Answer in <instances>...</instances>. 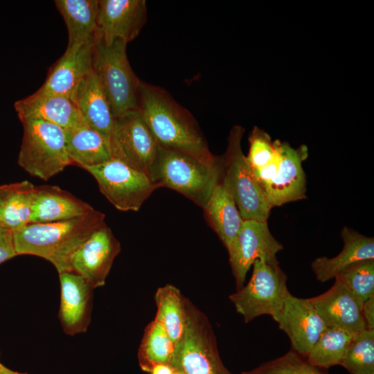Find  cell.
I'll use <instances>...</instances> for the list:
<instances>
[{
	"label": "cell",
	"mask_w": 374,
	"mask_h": 374,
	"mask_svg": "<svg viewBox=\"0 0 374 374\" xmlns=\"http://www.w3.org/2000/svg\"><path fill=\"white\" fill-rule=\"evenodd\" d=\"M244 130L235 125L221 157L222 180L231 194L243 220L267 222L272 206L244 154L241 140Z\"/></svg>",
	"instance_id": "4"
},
{
	"label": "cell",
	"mask_w": 374,
	"mask_h": 374,
	"mask_svg": "<svg viewBox=\"0 0 374 374\" xmlns=\"http://www.w3.org/2000/svg\"><path fill=\"white\" fill-rule=\"evenodd\" d=\"M2 365H3V364L0 362V368H1V367Z\"/></svg>",
	"instance_id": "41"
},
{
	"label": "cell",
	"mask_w": 374,
	"mask_h": 374,
	"mask_svg": "<svg viewBox=\"0 0 374 374\" xmlns=\"http://www.w3.org/2000/svg\"><path fill=\"white\" fill-rule=\"evenodd\" d=\"M362 316L366 328L374 330V296L363 301Z\"/></svg>",
	"instance_id": "35"
},
{
	"label": "cell",
	"mask_w": 374,
	"mask_h": 374,
	"mask_svg": "<svg viewBox=\"0 0 374 374\" xmlns=\"http://www.w3.org/2000/svg\"><path fill=\"white\" fill-rule=\"evenodd\" d=\"M340 366L350 374H374V330L355 335Z\"/></svg>",
	"instance_id": "30"
},
{
	"label": "cell",
	"mask_w": 374,
	"mask_h": 374,
	"mask_svg": "<svg viewBox=\"0 0 374 374\" xmlns=\"http://www.w3.org/2000/svg\"><path fill=\"white\" fill-rule=\"evenodd\" d=\"M21 122L23 138L17 161L25 171L47 181L72 164L62 128L37 119Z\"/></svg>",
	"instance_id": "6"
},
{
	"label": "cell",
	"mask_w": 374,
	"mask_h": 374,
	"mask_svg": "<svg viewBox=\"0 0 374 374\" xmlns=\"http://www.w3.org/2000/svg\"><path fill=\"white\" fill-rule=\"evenodd\" d=\"M363 301L374 296V259L358 261L335 278Z\"/></svg>",
	"instance_id": "31"
},
{
	"label": "cell",
	"mask_w": 374,
	"mask_h": 374,
	"mask_svg": "<svg viewBox=\"0 0 374 374\" xmlns=\"http://www.w3.org/2000/svg\"><path fill=\"white\" fill-rule=\"evenodd\" d=\"M326 328H339L353 334L364 329L363 301L339 282L324 293L310 298Z\"/></svg>",
	"instance_id": "17"
},
{
	"label": "cell",
	"mask_w": 374,
	"mask_h": 374,
	"mask_svg": "<svg viewBox=\"0 0 374 374\" xmlns=\"http://www.w3.org/2000/svg\"><path fill=\"white\" fill-rule=\"evenodd\" d=\"M84 170L95 178L100 192L119 211H138L158 188L147 174L114 158Z\"/></svg>",
	"instance_id": "9"
},
{
	"label": "cell",
	"mask_w": 374,
	"mask_h": 374,
	"mask_svg": "<svg viewBox=\"0 0 374 374\" xmlns=\"http://www.w3.org/2000/svg\"><path fill=\"white\" fill-rule=\"evenodd\" d=\"M14 183L0 186V201L12 189Z\"/></svg>",
	"instance_id": "37"
},
{
	"label": "cell",
	"mask_w": 374,
	"mask_h": 374,
	"mask_svg": "<svg viewBox=\"0 0 374 374\" xmlns=\"http://www.w3.org/2000/svg\"><path fill=\"white\" fill-rule=\"evenodd\" d=\"M355 335L342 328L327 327L305 358L319 368L340 365Z\"/></svg>",
	"instance_id": "29"
},
{
	"label": "cell",
	"mask_w": 374,
	"mask_h": 374,
	"mask_svg": "<svg viewBox=\"0 0 374 374\" xmlns=\"http://www.w3.org/2000/svg\"><path fill=\"white\" fill-rule=\"evenodd\" d=\"M185 308L186 327L175 344L170 366L183 374H230L208 318L186 298Z\"/></svg>",
	"instance_id": "5"
},
{
	"label": "cell",
	"mask_w": 374,
	"mask_h": 374,
	"mask_svg": "<svg viewBox=\"0 0 374 374\" xmlns=\"http://www.w3.org/2000/svg\"><path fill=\"white\" fill-rule=\"evenodd\" d=\"M138 109L161 147L186 154L207 165L219 162L192 115L162 88L141 80Z\"/></svg>",
	"instance_id": "1"
},
{
	"label": "cell",
	"mask_w": 374,
	"mask_h": 374,
	"mask_svg": "<svg viewBox=\"0 0 374 374\" xmlns=\"http://www.w3.org/2000/svg\"><path fill=\"white\" fill-rule=\"evenodd\" d=\"M283 246L271 233L267 222L243 220L234 241L227 249L237 290L245 283L247 274L256 259L278 260Z\"/></svg>",
	"instance_id": "11"
},
{
	"label": "cell",
	"mask_w": 374,
	"mask_h": 374,
	"mask_svg": "<svg viewBox=\"0 0 374 374\" xmlns=\"http://www.w3.org/2000/svg\"><path fill=\"white\" fill-rule=\"evenodd\" d=\"M19 119L42 120L64 130L87 125L76 105L71 99L56 94L35 91L14 103Z\"/></svg>",
	"instance_id": "19"
},
{
	"label": "cell",
	"mask_w": 374,
	"mask_h": 374,
	"mask_svg": "<svg viewBox=\"0 0 374 374\" xmlns=\"http://www.w3.org/2000/svg\"><path fill=\"white\" fill-rule=\"evenodd\" d=\"M175 344L156 320L145 328L138 350V361L142 371L150 373L159 364L171 365Z\"/></svg>",
	"instance_id": "28"
},
{
	"label": "cell",
	"mask_w": 374,
	"mask_h": 374,
	"mask_svg": "<svg viewBox=\"0 0 374 374\" xmlns=\"http://www.w3.org/2000/svg\"><path fill=\"white\" fill-rule=\"evenodd\" d=\"M290 340L292 350L306 357L326 326L310 298H299L290 292L281 310L272 317Z\"/></svg>",
	"instance_id": "12"
},
{
	"label": "cell",
	"mask_w": 374,
	"mask_h": 374,
	"mask_svg": "<svg viewBox=\"0 0 374 374\" xmlns=\"http://www.w3.org/2000/svg\"><path fill=\"white\" fill-rule=\"evenodd\" d=\"M68 32L66 48L81 45L95 35L98 0H55Z\"/></svg>",
	"instance_id": "25"
},
{
	"label": "cell",
	"mask_w": 374,
	"mask_h": 374,
	"mask_svg": "<svg viewBox=\"0 0 374 374\" xmlns=\"http://www.w3.org/2000/svg\"><path fill=\"white\" fill-rule=\"evenodd\" d=\"M173 374H183V373L178 371H175Z\"/></svg>",
	"instance_id": "39"
},
{
	"label": "cell",
	"mask_w": 374,
	"mask_h": 374,
	"mask_svg": "<svg viewBox=\"0 0 374 374\" xmlns=\"http://www.w3.org/2000/svg\"><path fill=\"white\" fill-rule=\"evenodd\" d=\"M105 215L96 209L73 219L29 223L13 231L17 255H33L49 261L58 274L72 271L74 253L105 223Z\"/></svg>",
	"instance_id": "2"
},
{
	"label": "cell",
	"mask_w": 374,
	"mask_h": 374,
	"mask_svg": "<svg viewBox=\"0 0 374 374\" xmlns=\"http://www.w3.org/2000/svg\"><path fill=\"white\" fill-rule=\"evenodd\" d=\"M344 246L332 258L321 256L311 263L316 279L325 283L335 278L341 271L361 260L374 259V238L344 226L341 231Z\"/></svg>",
	"instance_id": "21"
},
{
	"label": "cell",
	"mask_w": 374,
	"mask_h": 374,
	"mask_svg": "<svg viewBox=\"0 0 374 374\" xmlns=\"http://www.w3.org/2000/svg\"><path fill=\"white\" fill-rule=\"evenodd\" d=\"M73 102L87 125L110 139L115 117L105 92L93 69L79 84Z\"/></svg>",
	"instance_id": "22"
},
{
	"label": "cell",
	"mask_w": 374,
	"mask_h": 374,
	"mask_svg": "<svg viewBox=\"0 0 374 374\" xmlns=\"http://www.w3.org/2000/svg\"><path fill=\"white\" fill-rule=\"evenodd\" d=\"M66 147L72 164L85 169L112 159L110 139L88 125L64 130Z\"/></svg>",
	"instance_id": "23"
},
{
	"label": "cell",
	"mask_w": 374,
	"mask_h": 374,
	"mask_svg": "<svg viewBox=\"0 0 374 374\" xmlns=\"http://www.w3.org/2000/svg\"><path fill=\"white\" fill-rule=\"evenodd\" d=\"M147 20L145 0H98L96 36L105 44L134 39Z\"/></svg>",
	"instance_id": "13"
},
{
	"label": "cell",
	"mask_w": 374,
	"mask_h": 374,
	"mask_svg": "<svg viewBox=\"0 0 374 374\" xmlns=\"http://www.w3.org/2000/svg\"><path fill=\"white\" fill-rule=\"evenodd\" d=\"M60 305L58 318L64 332L71 336L85 332L91 321L93 288L73 271L59 273Z\"/></svg>",
	"instance_id": "18"
},
{
	"label": "cell",
	"mask_w": 374,
	"mask_h": 374,
	"mask_svg": "<svg viewBox=\"0 0 374 374\" xmlns=\"http://www.w3.org/2000/svg\"><path fill=\"white\" fill-rule=\"evenodd\" d=\"M110 143L112 158L145 172L150 177L159 145L139 109L115 118Z\"/></svg>",
	"instance_id": "10"
},
{
	"label": "cell",
	"mask_w": 374,
	"mask_h": 374,
	"mask_svg": "<svg viewBox=\"0 0 374 374\" xmlns=\"http://www.w3.org/2000/svg\"><path fill=\"white\" fill-rule=\"evenodd\" d=\"M247 374H327L310 364L305 357L291 350L285 355L265 362Z\"/></svg>",
	"instance_id": "32"
},
{
	"label": "cell",
	"mask_w": 374,
	"mask_h": 374,
	"mask_svg": "<svg viewBox=\"0 0 374 374\" xmlns=\"http://www.w3.org/2000/svg\"><path fill=\"white\" fill-rule=\"evenodd\" d=\"M0 374H28L26 373H19L17 371H12L4 365H2L0 368Z\"/></svg>",
	"instance_id": "38"
},
{
	"label": "cell",
	"mask_w": 374,
	"mask_h": 374,
	"mask_svg": "<svg viewBox=\"0 0 374 374\" xmlns=\"http://www.w3.org/2000/svg\"><path fill=\"white\" fill-rule=\"evenodd\" d=\"M126 46L127 44L120 40L106 45L96 36L93 69L105 92L115 118L139 108L141 80L130 64Z\"/></svg>",
	"instance_id": "7"
},
{
	"label": "cell",
	"mask_w": 374,
	"mask_h": 374,
	"mask_svg": "<svg viewBox=\"0 0 374 374\" xmlns=\"http://www.w3.org/2000/svg\"><path fill=\"white\" fill-rule=\"evenodd\" d=\"M121 244L105 224L95 231L74 253L72 271L82 276L93 289L105 285Z\"/></svg>",
	"instance_id": "14"
},
{
	"label": "cell",
	"mask_w": 374,
	"mask_h": 374,
	"mask_svg": "<svg viewBox=\"0 0 374 374\" xmlns=\"http://www.w3.org/2000/svg\"><path fill=\"white\" fill-rule=\"evenodd\" d=\"M230 374H233V373H230ZM242 374H247V373H245V371H244L242 373Z\"/></svg>",
	"instance_id": "40"
},
{
	"label": "cell",
	"mask_w": 374,
	"mask_h": 374,
	"mask_svg": "<svg viewBox=\"0 0 374 374\" xmlns=\"http://www.w3.org/2000/svg\"><path fill=\"white\" fill-rule=\"evenodd\" d=\"M96 34L85 43L70 48L51 66L37 91L65 96L73 101L76 90L93 69Z\"/></svg>",
	"instance_id": "15"
},
{
	"label": "cell",
	"mask_w": 374,
	"mask_h": 374,
	"mask_svg": "<svg viewBox=\"0 0 374 374\" xmlns=\"http://www.w3.org/2000/svg\"><path fill=\"white\" fill-rule=\"evenodd\" d=\"M210 226L226 247H230L242 223L235 202L222 179L203 208Z\"/></svg>",
	"instance_id": "24"
},
{
	"label": "cell",
	"mask_w": 374,
	"mask_h": 374,
	"mask_svg": "<svg viewBox=\"0 0 374 374\" xmlns=\"http://www.w3.org/2000/svg\"><path fill=\"white\" fill-rule=\"evenodd\" d=\"M94 208L88 203L57 186H35L29 223L67 220Z\"/></svg>",
	"instance_id": "20"
},
{
	"label": "cell",
	"mask_w": 374,
	"mask_h": 374,
	"mask_svg": "<svg viewBox=\"0 0 374 374\" xmlns=\"http://www.w3.org/2000/svg\"><path fill=\"white\" fill-rule=\"evenodd\" d=\"M35 186L28 181L14 183L0 201V224L12 232L29 224Z\"/></svg>",
	"instance_id": "27"
},
{
	"label": "cell",
	"mask_w": 374,
	"mask_h": 374,
	"mask_svg": "<svg viewBox=\"0 0 374 374\" xmlns=\"http://www.w3.org/2000/svg\"><path fill=\"white\" fill-rule=\"evenodd\" d=\"M16 256L13 232L0 224V264Z\"/></svg>",
	"instance_id": "34"
},
{
	"label": "cell",
	"mask_w": 374,
	"mask_h": 374,
	"mask_svg": "<svg viewBox=\"0 0 374 374\" xmlns=\"http://www.w3.org/2000/svg\"><path fill=\"white\" fill-rule=\"evenodd\" d=\"M222 175L221 157L211 166L159 145L150 179L158 188L175 190L203 208Z\"/></svg>",
	"instance_id": "3"
},
{
	"label": "cell",
	"mask_w": 374,
	"mask_h": 374,
	"mask_svg": "<svg viewBox=\"0 0 374 374\" xmlns=\"http://www.w3.org/2000/svg\"><path fill=\"white\" fill-rule=\"evenodd\" d=\"M175 372L172 367L167 364H159L154 366L151 371V374H173Z\"/></svg>",
	"instance_id": "36"
},
{
	"label": "cell",
	"mask_w": 374,
	"mask_h": 374,
	"mask_svg": "<svg viewBox=\"0 0 374 374\" xmlns=\"http://www.w3.org/2000/svg\"><path fill=\"white\" fill-rule=\"evenodd\" d=\"M249 143L246 159L252 170H258L276 157L280 141H273L269 134L255 126L249 135Z\"/></svg>",
	"instance_id": "33"
},
{
	"label": "cell",
	"mask_w": 374,
	"mask_h": 374,
	"mask_svg": "<svg viewBox=\"0 0 374 374\" xmlns=\"http://www.w3.org/2000/svg\"><path fill=\"white\" fill-rule=\"evenodd\" d=\"M185 297L175 286L167 284L157 289L154 301L157 314L154 318L176 344L186 327Z\"/></svg>",
	"instance_id": "26"
},
{
	"label": "cell",
	"mask_w": 374,
	"mask_h": 374,
	"mask_svg": "<svg viewBox=\"0 0 374 374\" xmlns=\"http://www.w3.org/2000/svg\"><path fill=\"white\" fill-rule=\"evenodd\" d=\"M252 266L249 282L229 296L245 323L262 315L272 317L281 310L290 293L287 276L278 260L256 259Z\"/></svg>",
	"instance_id": "8"
},
{
	"label": "cell",
	"mask_w": 374,
	"mask_h": 374,
	"mask_svg": "<svg viewBox=\"0 0 374 374\" xmlns=\"http://www.w3.org/2000/svg\"><path fill=\"white\" fill-rule=\"evenodd\" d=\"M280 154L278 172L262 187L272 208L306 197V178L302 163L308 157L307 146L294 148L281 141Z\"/></svg>",
	"instance_id": "16"
}]
</instances>
